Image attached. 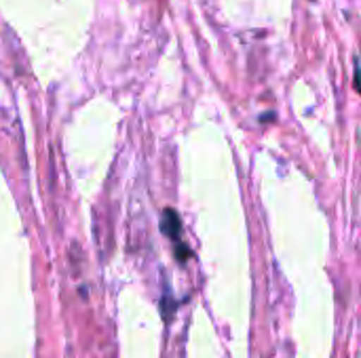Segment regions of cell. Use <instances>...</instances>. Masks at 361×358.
I'll return each instance as SVG.
<instances>
[{"label": "cell", "instance_id": "obj_1", "mask_svg": "<svg viewBox=\"0 0 361 358\" xmlns=\"http://www.w3.org/2000/svg\"><path fill=\"white\" fill-rule=\"evenodd\" d=\"M161 230H163V234L169 236L173 243H180V236H182V222H180V215H178L173 209H165V211H163Z\"/></svg>", "mask_w": 361, "mask_h": 358}, {"label": "cell", "instance_id": "obj_2", "mask_svg": "<svg viewBox=\"0 0 361 358\" xmlns=\"http://www.w3.org/2000/svg\"><path fill=\"white\" fill-rule=\"evenodd\" d=\"M176 255H178V262H186L190 257V249L180 241V243H176Z\"/></svg>", "mask_w": 361, "mask_h": 358}]
</instances>
